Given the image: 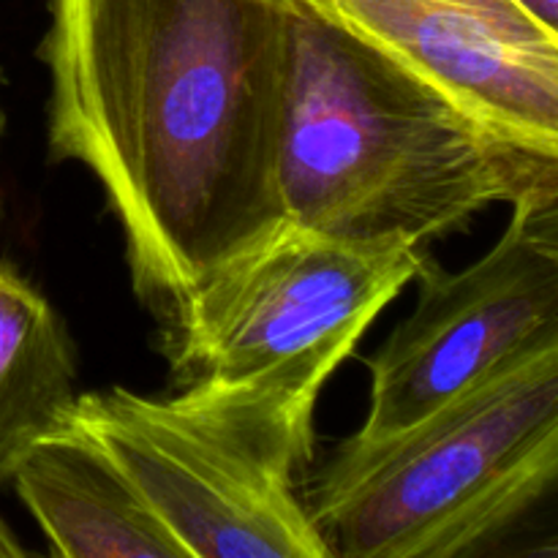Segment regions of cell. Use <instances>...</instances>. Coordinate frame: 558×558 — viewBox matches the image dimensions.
I'll return each instance as SVG.
<instances>
[{
	"label": "cell",
	"instance_id": "13",
	"mask_svg": "<svg viewBox=\"0 0 558 558\" xmlns=\"http://www.w3.org/2000/svg\"><path fill=\"white\" fill-rule=\"evenodd\" d=\"M11 556V554H22V548L20 545L14 543V539H11V534L5 532V526L3 523H0V556Z\"/></svg>",
	"mask_w": 558,
	"mask_h": 558
},
{
	"label": "cell",
	"instance_id": "2",
	"mask_svg": "<svg viewBox=\"0 0 558 558\" xmlns=\"http://www.w3.org/2000/svg\"><path fill=\"white\" fill-rule=\"evenodd\" d=\"M272 185L287 221L423 245L496 202L529 207L505 150L428 82L314 0H283Z\"/></svg>",
	"mask_w": 558,
	"mask_h": 558
},
{
	"label": "cell",
	"instance_id": "7",
	"mask_svg": "<svg viewBox=\"0 0 558 558\" xmlns=\"http://www.w3.org/2000/svg\"><path fill=\"white\" fill-rule=\"evenodd\" d=\"M417 305L368 360L371 409L349 445L403 434L534 343L558 332V262L512 210L488 254L456 272L420 270Z\"/></svg>",
	"mask_w": 558,
	"mask_h": 558
},
{
	"label": "cell",
	"instance_id": "5",
	"mask_svg": "<svg viewBox=\"0 0 558 558\" xmlns=\"http://www.w3.org/2000/svg\"><path fill=\"white\" fill-rule=\"evenodd\" d=\"M423 265L409 240H343L278 218L172 305L174 371L265 381L316 403Z\"/></svg>",
	"mask_w": 558,
	"mask_h": 558
},
{
	"label": "cell",
	"instance_id": "10",
	"mask_svg": "<svg viewBox=\"0 0 558 558\" xmlns=\"http://www.w3.org/2000/svg\"><path fill=\"white\" fill-rule=\"evenodd\" d=\"M488 554L558 558V461L526 510L507 526Z\"/></svg>",
	"mask_w": 558,
	"mask_h": 558
},
{
	"label": "cell",
	"instance_id": "9",
	"mask_svg": "<svg viewBox=\"0 0 558 558\" xmlns=\"http://www.w3.org/2000/svg\"><path fill=\"white\" fill-rule=\"evenodd\" d=\"M69 332L49 300L0 259V485L76 401Z\"/></svg>",
	"mask_w": 558,
	"mask_h": 558
},
{
	"label": "cell",
	"instance_id": "12",
	"mask_svg": "<svg viewBox=\"0 0 558 558\" xmlns=\"http://www.w3.org/2000/svg\"><path fill=\"white\" fill-rule=\"evenodd\" d=\"M521 3L558 36V0H521Z\"/></svg>",
	"mask_w": 558,
	"mask_h": 558
},
{
	"label": "cell",
	"instance_id": "4",
	"mask_svg": "<svg viewBox=\"0 0 558 558\" xmlns=\"http://www.w3.org/2000/svg\"><path fill=\"white\" fill-rule=\"evenodd\" d=\"M316 403L265 381H185L150 398L76 396L69 423L136 485L189 558H330L294 474Z\"/></svg>",
	"mask_w": 558,
	"mask_h": 558
},
{
	"label": "cell",
	"instance_id": "8",
	"mask_svg": "<svg viewBox=\"0 0 558 558\" xmlns=\"http://www.w3.org/2000/svg\"><path fill=\"white\" fill-rule=\"evenodd\" d=\"M22 505L65 558H189L129 474L65 420L16 469Z\"/></svg>",
	"mask_w": 558,
	"mask_h": 558
},
{
	"label": "cell",
	"instance_id": "1",
	"mask_svg": "<svg viewBox=\"0 0 558 558\" xmlns=\"http://www.w3.org/2000/svg\"><path fill=\"white\" fill-rule=\"evenodd\" d=\"M283 0H52L49 150L80 161L140 294L178 303L281 218Z\"/></svg>",
	"mask_w": 558,
	"mask_h": 558
},
{
	"label": "cell",
	"instance_id": "6",
	"mask_svg": "<svg viewBox=\"0 0 558 558\" xmlns=\"http://www.w3.org/2000/svg\"><path fill=\"white\" fill-rule=\"evenodd\" d=\"M428 82L558 199V36L521 0H314Z\"/></svg>",
	"mask_w": 558,
	"mask_h": 558
},
{
	"label": "cell",
	"instance_id": "3",
	"mask_svg": "<svg viewBox=\"0 0 558 558\" xmlns=\"http://www.w3.org/2000/svg\"><path fill=\"white\" fill-rule=\"evenodd\" d=\"M558 461V332L371 447L343 441L305 499L330 558L488 554Z\"/></svg>",
	"mask_w": 558,
	"mask_h": 558
},
{
	"label": "cell",
	"instance_id": "11",
	"mask_svg": "<svg viewBox=\"0 0 558 558\" xmlns=\"http://www.w3.org/2000/svg\"><path fill=\"white\" fill-rule=\"evenodd\" d=\"M521 216L523 234L545 256L558 262V199L537 207H512Z\"/></svg>",
	"mask_w": 558,
	"mask_h": 558
},
{
	"label": "cell",
	"instance_id": "14",
	"mask_svg": "<svg viewBox=\"0 0 558 558\" xmlns=\"http://www.w3.org/2000/svg\"><path fill=\"white\" fill-rule=\"evenodd\" d=\"M0 134H3V114H0Z\"/></svg>",
	"mask_w": 558,
	"mask_h": 558
}]
</instances>
